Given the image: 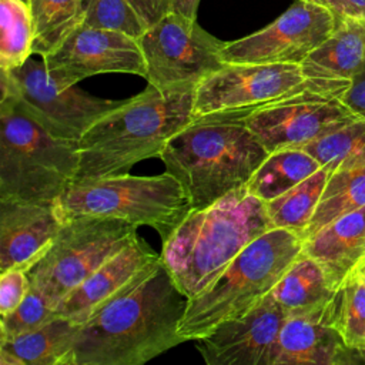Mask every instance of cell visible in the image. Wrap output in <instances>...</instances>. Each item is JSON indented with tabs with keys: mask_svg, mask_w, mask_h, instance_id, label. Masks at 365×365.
Wrapping results in <instances>:
<instances>
[{
	"mask_svg": "<svg viewBox=\"0 0 365 365\" xmlns=\"http://www.w3.org/2000/svg\"><path fill=\"white\" fill-rule=\"evenodd\" d=\"M78 324L57 317L46 325L0 341L1 365H68Z\"/></svg>",
	"mask_w": 365,
	"mask_h": 365,
	"instance_id": "obj_21",
	"label": "cell"
},
{
	"mask_svg": "<svg viewBox=\"0 0 365 365\" xmlns=\"http://www.w3.org/2000/svg\"><path fill=\"white\" fill-rule=\"evenodd\" d=\"M335 324L351 351L365 346V284L348 272L334 295Z\"/></svg>",
	"mask_w": 365,
	"mask_h": 365,
	"instance_id": "obj_28",
	"label": "cell"
},
{
	"mask_svg": "<svg viewBox=\"0 0 365 365\" xmlns=\"http://www.w3.org/2000/svg\"><path fill=\"white\" fill-rule=\"evenodd\" d=\"M0 68L11 70L33 56L34 27L24 0H0Z\"/></svg>",
	"mask_w": 365,
	"mask_h": 365,
	"instance_id": "obj_27",
	"label": "cell"
},
{
	"mask_svg": "<svg viewBox=\"0 0 365 365\" xmlns=\"http://www.w3.org/2000/svg\"><path fill=\"white\" fill-rule=\"evenodd\" d=\"M168 1L173 13L195 20L200 0H168Z\"/></svg>",
	"mask_w": 365,
	"mask_h": 365,
	"instance_id": "obj_36",
	"label": "cell"
},
{
	"mask_svg": "<svg viewBox=\"0 0 365 365\" xmlns=\"http://www.w3.org/2000/svg\"><path fill=\"white\" fill-rule=\"evenodd\" d=\"M346 80L307 78L298 63L225 64L195 87L192 121H242L258 108L297 98H342Z\"/></svg>",
	"mask_w": 365,
	"mask_h": 365,
	"instance_id": "obj_7",
	"label": "cell"
},
{
	"mask_svg": "<svg viewBox=\"0 0 365 365\" xmlns=\"http://www.w3.org/2000/svg\"><path fill=\"white\" fill-rule=\"evenodd\" d=\"M41 58L48 73L68 86L106 73L145 76V61L138 38L83 24Z\"/></svg>",
	"mask_w": 365,
	"mask_h": 365,
	"instance_id": "obj_13",
	"label": "cell"
},
{
	"mask_svg": "<svg viewBox=\"0 0 365 365\" xmlns=\"http://www.w3.org/2000/svg\"><path fill=\"white\" fill-rule=\"evenodd\" d=\"M327 7L341 19L365 20V0H327Z\"/></svg>",
	"mask_w": 365,
	"mask_h": 365,
	"instance_id": "obj_35",
	"label": "cell"
},
{
	"mask_svg": "<svg viewBox=\"0 0 365 365\" xmlns=\"http://www.w3.org/2000/svg\"><path fill=\"white\" fill-rule=\"evenodd\" d=\"M331 173L332 170L324 165L291 190L267 201L265 207L272 227L289 230L304 240Z\"/></svg>",
	"mask_w": 365,
	"mask_h": 365,
	"instance_id": "obj_25",
	"label": "cell"
},
{
	"mask_svg": "<svg viewBox=\"0 0 365 365\" xmlns=\"http://www.w3.org/2000/svg\"><path fill=\"white\" fill-rule=\"evenodd\" d=\"M83 26L125 33L138 38L145 24L127 0H83Z\"/></svg>",
	"mask_w": 365,
	"mask_h": 365,
	"instance_id": "obj_30",
	"label": "cell"
},
{
	"mask_svg": "<svg viewBox=\"0 0 365 365\" xmlns=\"http://www.w3.org/2000/svg\"><path fill=\"white\" fill-rule=\"evenodd\" d=\"M365 64V20L341 19L331 36L301 63L307 78L352 81Z\"/></svg>",
	"mask_w": 365,
	"mask_h": 365,
	"instance_id": "obj_20",
	"label": "cell"
},
{
	"mask_svg": "<svg viewBox=\"0 0 365 365\" xmlns=\"http://www.w3.org/2000/svg\"><path fill=\"white\" fill-rule=\"evenodd\" d=\"M335 27L336 17L327 6L298 0L264 29L224 43L221 56L225 64H301Z\"/></svg>",
	"mask_w": 365,
	"mask_h": 365,
	"instance_id": "obj_12",
	"label": "cell"
},
{
	"mask_svg": "<svg viewBox=\"0 0 365 365\" xmlns=\"http://www.w3.org/2000/svg\"><path fill=\"white\" fill-rule=\"evenodd\" d=\"M63 222L56 202L0 200V272L13 267L30 269Z\"/></svg>",
	"mask_w": 365,
	"mask_h": 365,
	"instance_id": "obj_16",
	"label": "cell"
},
{
	"mask_svg": "<svg viewBox=\"0 0 365 365\" xmlns=\"http://www.w3.org/2000/svg\"><path fill=\"white\" fill-rule=\"evenodd\" d=\"M364 257H365V242H364V251H362V257H361V258H364ZM361 258H359V259H361Z\"/></svg>",
	"mask_w": 365,
	"mask_h": 365,
	"instance_id": "obj_40",
	"label": "cell"
},
{
	"mask_svg": "<svg viewBox=\"0 0 365 365\" xmlns=\"http://www.w3.org/2000/svg\"><path fill=\"white\" fill-rule=\"evenodd\" d=\"M335 285L319 262L304 251L272 288L271 295L288 314L318 308L334 298Z\"/></svg>",
	"mask_w": 365,
	"mask_h": 365,
	"instance_id": "obj_23",
	"label": "cell"
},
{
	"mask_svg": "<svg viewBox=\"0 0 365 365\" xmlns=\"http://www.w3.org/2000/svg\"><path fill=\"white\" fill-rule=\"evenodd\" d=\"M304 1H309V3H317V4L327 6V0H304Z\"/></svg>",
	"mask_w": 365,
	"mask_h": 365,
	"instance_id": "obj_39",
	"label": "cell"
},
{
	"mask_svg": "<svg viewBox=\"0 0 365 365\" xmlns=\"http://www.w3.org/2000/svg\"><path fill=\"white\" fill-rule=\"evenodd\" d=\"M0 84L1 96H14L47 131L73 141H78L90 125L124 101L98 98L63 84L48 73L43 60L31 57L16 68H0Z\"/></svg>",
	"mask_w": 365,
	"mask_h": 365,
	"instance_id": "obj_10",
	"label": "cell"
},
{
	"mask_svg": "<svg viewBox=\"0 0 365 365\" xmlns=\"http://www.w3.org/2000/svg\"><path fill=\"white\" fill-rule=\"evenodd\" d=\"M318 168L321 164L301 148L278 150L268 154L252 174L247 188L267 202L299 184Z\"/></svg>",
	"mask_w": 365,
	"mask_h": 365,
	"instance_id": "obj_24",
	"label": "cell"
},
{
	"mask_svg": "<svg viewBox=\"0 0 365 365\" xmlns=\"http://www.w3.org/2000/svg\"><path fill=\"white\" fill-rule=\"evenodd\" d=\"M285 317L269 292L245 315L225 321L195 339V346L208 365H272Z\"/></svg>",
	"mask_w": 365,
	"mask_h": 365,
	"instance_id": "obj_15",
	"label": "cell"
},
{
	"mask_svg": "<svg viewBox=\"0 0 365 365\" xmlns=\"http://www.w3.org/2000/svg\"><path fill=\"white\" fill-rule=\"evenodd\" d=\"M158 258L160 254L135 235L128 245L108 258L58 302L57 315L81 325L101 304Z\"/></svg>",
	"mask_w": 365,
	"mask_h": 365,
	"instance_id": "obj_18",
	"label": "cell"
},
{
	"mask_svg": "<svg viewBox=\"0 0 365 365\" xmlns=\"http://www.w3.org/2000/svg\"><path fill=\"white\" fill-rule=\"evenodd\" d=\"M188 298L161 258L147 265L78 325L68 365H143L185 342Z\"/></svg>",
	"mask_w": 365,
	"mask_h": 365,
	"instance_id": "obj_1",
	"label": "cell"
},
{
	"mask_svg": "<svg viewBox=\"0 0 365 365\" xmlns=\"http://www.w3.org/2000/svg\"><path fill=\"white\" fill-rule=\"evenodd\" d=\"M268 151L242 121H192L164 147L165 171L202 208L245 187Z\"/></svg>",
	"mask_w": 365,
	"mask_h": 365,
	"instance_id": "obj_4",
	"label": "cell"
},
{
	"mask_svg": "<svg viewBox=\"0 0 365 365\" xmlns=\"http://www.w3.org/2000/svg\"><path fill=\"white\" fill-rule=\"evenodd\" d=\"M63 220L93 215L153 227L163 241L192 210L181 182L167 171L160 175L120 174L71 182L56 200Z\"/></svg>",
	"mask_w": 365,
	"mask_h": 365,
	"instance_id": "obj_8",
	"label": "cell"
},
{
	"mask_svg": "<svg viewBox=\"0 0 365 365\" xmlns=\"http://www.w3.org/2000/svg\"><path fill=\"white\" fill-rule=\"evenodd\" d=\"M24 1H27V3H29V0H24Z\"/></svg>",
	"mask_w": 365,
	"mask_h": 365,
	"instance_id": "obj_41",
	"label": "cell"
},
{
	"mask_svg": "<svg viewBox=\"0 0 365 365\" xmlns=\"http://www.w3.org/2000/svg\"><path fill=\"white\" fill-rule=\"evenodd\" d=\"M346 346L334 318V298L298 314H288L272 352V365H335L346 362Z\"/></svg>",
	"mask_w": 365,
	"mask_h": 365,
	"instance_id": "obj_17",
	"label": "cell"
},
{
	"mask_svg": "<svg viewBox=\"0 0 365 365\" xmlns=\"http://www.w3.org/2000/svg\"><path fill=\"white\" fill-rule=\"evenodd\" d=\"M77 168L78 141L53 135L14 96H1L0 200L56 202Z\"/></svg>",
	"mask_w": 365,
	"mask_h": 365,
	"instance_id": "obj_6",
	"label": "cell"
},
{
	"mask_svg": "<svg viewBox=\"0 0 365 365\" xmlns=\"http://www.w3.org/2000/svg\"><path fill=\"white\" fill-rule=\"evenodd\" d=\"M356 354H358V356L361 358V361H364L365 362V346L364 348H361V349H358V351H355Z\"/></svg>",
	"mask_w": 365,
	"mask_h": 365,
	"instance_id": "obj_38",
	"label": "cell"
},
{
	"mask_svg": "<svg viewBox=\"0 0 365 365\" xmlns=\"http://www.w3.org/2000/svg\"><path fill=\"white\" fill-rule=\"evenodd\" d=\"M341 100L355 114L365 118V64L352 78L349 88L344 93Z\"/></svg>",
	"mask_w": 365,
	"mask_h": 365,
	"instance_id": "obj_34",
	"label": "cell"
},
{
	"mask_svg": "<svg viewBox=\"0 0 365 365\" xmlns=\"http://www.w3.org/2000/svg\"><path fill=\"white\" fill-rule=\"evenodd\" d=\"M339 98H297L251 113L242 123L268 153L298 148L358 118Z\"/></svg>",
	"mask_w": 365,
	"mask_h": 365,
	"instance_id": "obj_14",
	"label": "cell"
},
{
	"mask_svg": "<svg viewBox=\"0 0 365 365\" xmlns=\"http://www.w3.org/2000/svg\"><path fill=\"white\" fill-rule=\"evenodd\" d=\"M30 288L29 269L13 267L0 272V315L4 317L14 311L24 299Z\"/></svg>",
	"mask_w": 365,
	"mask_h": 365,
	"instance_id": "obj_32",
	"label": "cell"
},
{
	"mask_svg": "<svg viewBox=\"0 0 365 365\" xmlns=\"http://www.w3.org/2000/svg\"><path fill=\"white\" fill-rule=\"evenodd\" d=\"M135 235L137 227L124 220L93 215L67 218L53 242L29 269L30 285L57 307Z\"/></svg>",
	"mask_w": 365,
	"mask_h": 365,
	"instance_id": "obj_9",
	"label": "cell"
},
{
	"mask_svg": "<svg viewBox=\"0 0 365 365\" xmlns=\"http://www.w3.org/2000/svg\"><path fill=\"white\" fill-rule=\"evenodd\" d=\"M365 242V205L344 214L304 240L302 251L327 271L338 288L359 261Z\"/></svg>",
	"mask_w": 365,
	"mask_h": 365,
	"instance_id": "obj_19",
	"label": "cell"
},
{
	"mask_svg": "<svg viewBox=\"0 0 365 365\" xmlns=\"http://www.w3.org/2000/svg\"><path fill=\"white\" fill-rule=\"evenodd\" d=\"M33 17V54L47 56L84 21L83 0H29Z\"/></svg>",
	"mask_w": 365,
	"mask_h": 365,
	"instance_id": "obj_26",
	"label": "cell"
},
{
	"mask_svg": "<svg viewBox=\"0 0 365 365\" xmlns=\"http://www.w3.org/2000/svg\"><path fill=\"white\" fill-rule=\"evenodd\" d=\"M298 148L312 155L321 167L327 165L334 171L345 158L365 150V118L358 117Z\"/></svg>",
	"mask_w": 365,
	"mask_h": 365,
	"instance_id": "obj_29",
	"label": "cell"
},
{
	"mask_svg": "<svg viewBox=\"0 0 365 365\" xmlns=\"http://www.w3.org/2000/svg\"><path fill=\"white\" fill-rule=\"evenodd\" d=\"M365 205V150L345 158L331 173L304 240L335 218Z\"/></svg>",
	"mask_w": 365,
	"mask_h": 365,
	"instance_id": "obj_22",
	"label": "cell"
},
{
	"mask_svg": "<svg viewBox=\"0 0 365 365\" xmlns=\"http://www.w3.org/2000/svg\"><path fill=\"white\" fill-rule=\"evenodd\" d=\"M140 16L145 27L155 24L171 11L168 0H127Z\"/></svg>",
	"mask_w": 365,
	"mask_h": 365,
	"instance_id": "obj_33",
	"label": "cell"
},
{
	"mask_svg": "<svg viewBox=\"0 0 365 365\" xmlns=\"http://www.w3.org/2000/svg\"><path fill=\"white\" fill-rule=\"evenodd\" d=\"M274 228L265 202L245 187L192 208L163 241L160 258L188 298L205 291L257 237Z\"/></svg>",
	"mask_w": 365,
	"mask_h": 365,
	"instance_id": "obj_3",
	"label": "cell"
},
{
	"mask_svg": "<svg viewBox=\"0 0 365 365\" xmlns=\"http://www.w3.org/2000/svg\"><path fill=\"white\" fill-rule=\"evenodd\" d=\"M349 272L356 274V275L364 281V284H365V257L361 258V259L352 267V269H351Z\"/></svg>",
	"mask_w": 365,
	"mask_h": 365,
	"instance_id": "obj_37",
	"label": "cell"
},
{
	"mask_svg": "<svg viewBox=\"0 0 365 365\" xmlns=\"http://www.w3.org/2000/svg\"><path fill=\"white\" fill-rule=\"evenodd\" d=\"M195 87L147 86L100 117L78 140L73 182L128 174L137 163L160 157L165 144L192 123Z\"/></svg>",
	"mask_w": 365,
	"mask_h": 365,
	"instance_id": "obj_2",
	"label": "cell"
},
{
	"mask_svg": "<svg viewBox=\"0 0 365 365\" xmlns=\"http://www.w3.org/2000/svg\"><path fill=\"white\" fill-rule=\"evenodd\" d=\"M145 61L144 78L158 88L197 87L225 66V41L207 33L194 19L170 11L138 37Z\"/></svg>",
	"mask_w": 365,
	"mask_h": 365,
	"instance_id": "obj_11",
	"label": "cell"
},
{
	"mask_svg": "<svg viewBox=\"0 0 365 365\" xmlns=\"http://www.w3.org/2000/svg\"><path fill=\"white\" fill-rule=\"evenodd\" d=\"M304 240L284 228H271L251 241L200 295L188 299L180 335L195 341L225 321L250 312L302 252Z\"/></svg>",
	"mask_w": 365,
	"mask_h": 365,
	"instance_id": "obj_5",
	"label": "cell"
},
{
	"mask_svg": "<svg viewBox=\"0 0 365 365\" xmlns=\"http://www.w3.org/2000/svg\"><path fill=\"white\" fill-rule=\"evenodd\" d=\"M56 307L36 287L30 285L24 299L10 314L0 319V341L34 331L57 318Z\"/></svg>",
	"mask_w": 365,
	"mask_h": 365,
	"instance_id": "obj_31",
	"label": "cell"
}]
</instances>
